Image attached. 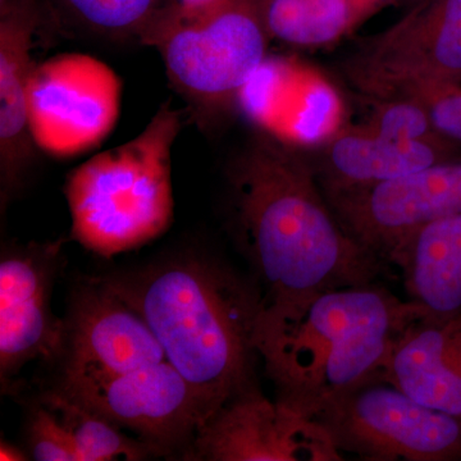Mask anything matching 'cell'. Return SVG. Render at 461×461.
<instances>
[{
	"mask_svg": "<svg viewBox=\"0 0 461 461\" xmlns=\"http://www.w3.org/2000/svg\"><path fill=\"white\" fill-rule=\"evenodd\" d=\"M229 180L264 305L375 282L384 260L339 222L305 153L259 131L230 163Z\"/></svg>",
	"mask_w": 461,
	"mask_h": 461,
	"instance_id": "obj_1",
	"label": "cell"
},
{
	"mask_svg": "<svg viewBox=\"0 0 461 461\" xmlns=\"http://www.w3.org/2000/svg\"><path fill=\"white\" fill-rule=\"evenodd\" d=\"M60 16L105 39H139L156 16L160 0H50Z\"/></svg>",
	"mask_w": 461,
	"mask_h": 461,
	"instance_id": "obj_21",
	"label": "cell"
},
{
	"mask_svg": "<svg viewBox=\"0 0 461 461\" xmlns=\"http://www.w3.org/2000/svg\"><path fill=\"white\" fill-rule=\"evenodd\" d=\"M238 105L259 131L304 153L345 126V105L335 87L291 58L267 57Z\"/></svg>",
	"mask_w": 461,
	"mask_h": 461,
	"instance_id": "obj_12",
	"label": "cell"
},
{
	"mask_svg": "<svg viewBox=\"0 0 461 461\" xmlns=\"http://www.w3.org/2000/svg\"><path fill=\"white\" fill-rule=\"evenodd\" d=\"M193 459L211 461H339L329 430L271 402L251 384L223 403L196 433Z\"/></svg>",
	"mask_w": 461,
	"mask_h": 461,
	"instance_id": "obj_10",
	"label": "cell"
},
{
	"mask_svg": "<svg viewBox=\"0 0 461 461\" xmlns=\"http://www.w3.org/2000/svg\"><path fill=\"white\" fill-rule=\"evenodd\" d=\"M39 0L0 3V172L3 202L20 186L35 156L29 123V84L36 30L41 23Z\"/></svg>",
	"mask_w": 461,
	"mask_h": 461,
	"instance_id": "obj_16",
	"label": "cell"
},
{
	"mask_svg": "<svg viewBox=\"0 0 461 461\" xmlns=\"http://www.w3.org/2000/svg\"><path fill=\"white\" fill-rule=\"evenodd\" d=\"M105 281L147 321L167 360L198 395L206 421L256 384L254 338L264 303L257 282L198 259L173 260Z\"/></svg>",
	"mask_w": 461,
	"mask_h": 461,
	"instance_id": "obj_2",
	"label": "cell"
},
{
	"mask_svg": "<svg viewBox=\"0 0 461 461\" xmlns=\"http://www.w3.org/2000/svg\"><path fill=\"white\" fill-rule=\"evenodd\" d=\"M375 111L366 126L395 140L417 141L444 139L436 132L429 112L417 100L393 98L372 100Z\"/></svg>",
	"mask_w": 461,
	"mask_h": 461,
	"instance_id": "obj_22",
	"label": "cell"
},
{
	"mask_svg": "<svg viewBox=\"0 0 461 461\" xmlns=\"http://www.w3.org/2000/svg\"><path fill=\"white\" fill-rule=\"evenodd\" d=\"M3 2H5V0H0V3H3Z\"/></svg>",
	"mask_w": 461,
	"mask_h": 461,
	"instance_id": "obj_29",
	"label": "cell"
},
{
	"mask_svg": "<svg viewBox=\"0 0 461 461\" xmlns=\"http://www.w3.org/2000/svg\"><path fill=\"white\" fill-rule=\"evenodd\" d=\"M353 5L355 16H357V23L362 25V23L378 12L379 9L384 8L388 3L393 0H350Z\"/></svg>",
	"mask_w": 461,
	"mask_h": 461,
	"instance_id": "obj_25",
	"label": "cell"
},
{
	"mask_svg": "<svg viewBox=\"0 0 461 461\" xmlns=\"http://www.w3.org/2000/svg\"><path fill=\"white\" fill-rule=\"evenodd\" d=\"M60 242L32 244L0 263V373L2 382L32 360L65 355L66 321L51 313L50 295Z\"/></svg>",
	"mask_w": 461,
	"mask_h": 461,
	"instance_id": "obj_14",
	"label": "cell"
},
{
	"mask_svg": "<svg viewBox=\"0 0 461 461\" xmlns=\"http://www.w3.org/2000/svg\"><path fill=\"white\" fill-rule=\"evenodd\" d=\"M222 2L224 0H175V3L189 8L209 7V5H218V3Z\"/></svg>",
	"mask_w": 461,
	"mask_h": 461,
	"instance_id": "obj_27",
	"label": "cell"
},
{
	"mask_svg": "<svg viewBox=\"0 0 461 461\" xmlns=\"http://www.w3.org/2000/svg\"><path fill=\"white\" fill-rule=\"evenodd\" d=\"M182 112L166 103L132 140L96 154L69 173L72 238L104 258L140 248L173 220L172 149Z\"/></svg>",
	"mask_w": 461,
	"mask_h": 461,
	"instance_id": "obj_4",
	"label": "cell"
},
{
	"mask_svg": "<svg viewBox=\"0 0 461 461\" xmlns=\"http://www.w3.org/2000/svg\"><path fill=\"white\" fill-rule=\"evenodd\" d=\"M405 2V5H408V7H411V5H417V3H420V0H403Z\"/></svg>",
	"mask_w": 461,
	"mask_h": 461,
	"instance_id": "obj_28",
	"label": "cell"
},
{
	"mask_svg": "<svg viewBox=\"0 0 461 461\" xmlns=\"http://www.w3.org/2000/svg\"><path fill=\"white\" fill-rule=\"evenodd\" d=\"M59 393L168 454L204 426L198 395L168 360L109 377L63 379Z\"/></svg>",
	"mask_w": 461,
	"mask_h": 461,
	"instance_id": "obj_9",
	"label": "cell"
},
{
	"mask_svg": "<svg viewBox=\"0 0 461 461\" xmlns=\"http://www.w3.org/2000/svg\"><path fill=\"white\" fill-rule=\"evenodd\" d=\"M314 150V159L308 158L326 196L368 189L461 156L460 145L446 139L395 140L366 124L342 127Z\"/></svg>",
	"mask_w": 461,
	"mask_h": 461,
	"instance_id": "obj_15",
	"label": "cell"
},
{
	"mask_svg": "<svg viewBox=\"0 0 461 461\" xmlns=\"http://www.w3.org/2000/svg\"><path fill=\"white\" fill-rule=\"evenodd\" d=\"M271 39L300 48L326 47L359 23L350 0H258Z\"/></svg>",
	"mask_w": 461,
	"mask_h": 461,
	"instance_id": "obj_19",
	"label": "cell"
},
{
	"mask_svg": "<svg viewBox=\"0 0 461 461\" xmlns=\"http://www.w3.org/2000/svg\"><path fill=\"white\" fill-rule=\"evenodd\" d=\"M257 2H258V0H257Z\"/></svg>",
	"mask_w": 461,
	"mask_h": 461,
	"instance_id": "obj_30",
	"label": "cell"
},
{
	"mask_svg": "<svg viewBox=\"0 0 461 461\" xmlns=\"http://www.w3.org/2000/svg\"><path fill=\"white\" fill-rule=\"evenodd\" d=\"M379 375L418 402L461 418V314L415 321Z\"/></svg>",
	"mask_w": 461,
	"mask_h": 461,
	"instance_id": "obj_17",
	"label": "cell"
},
{
	"mask_svg": "<svg viewBox=\"0 0 461 461\" xmlns=\"http://www.w3.org/2000/svg\"><path fill=\"white\" fill-rule=\"evenodd\" d=\"M429 315L371 284L326 291L293 306L263 304L254 344L277 402L314 418L360 382L382 371L391 348Z\"/></svg>",
	"mask_w": 461,
	"mask_h": 461,
	"instance_id": "obj_3",
	"label": "cell"
},
{
	"mask_svg": "<svg viewBox=\"0 0 461 461\" xmlns=\"http://www.w3.org/2000/svg\"><path fill=\"white\" fill-rule=\"evenodd\" d=\"M314 420L329 430L342 456L461 460V418L418 402L379 373L327 403Z\"/></svg>",
	"mask_w": 461,
	"mask_h": 461,
	"instance_id": "obj_7",
	"label": "cell"
},
{
	"mask_svg": "<svg viewBox=\"0 0 461 461\" xmlns=\"http://www.w3.org/2000/svg\"><path fill=\"white\" fill-rule=\"evenodd\" d=\"M411 302L430 317L461 314V213L423 224L391 249Z\"/></svg>",
	"mask_w": 461,
	"mask_h": 461,
	"instance_id": "obj_18",
	"label": "cell"
},
{
	"mask_svg": "<svg viewBox=\"0 0 461 461\" xmlns=\"http://www.w3.org/2000/svg\"><path fill=\"white\" fill-rule=\"evenodd\" d=\"M339 69L371 102L461 85V0H420L393 25L360 39Z\"/></svg>",
	"mask_w": 461,
	"mask_h": 461,
	"instance_id": "obj_6",
	"label": "cell"
},
{
	"mask_svg": "<svg viewBox=\"0 0 461 461\" xmlns=\"http://www.w3.org/2000/svg\"><path fill=\"white\" fill-rule=\"evenodd\" d=\"M121 93L113 69L86 54H60L35 65L29 123L36 148L71 158L98 147L120 118Z\"/></svg>",
	"mask_w": 461,
	"mask_h": 461,
	"instance_id": "obj_8",
	"label": "cell"
},
{
	"mask_svg": "<svg viewBox=\"0 0 461 461\" xmlns=\"http://www.w3.org/2000/svg\"><path fill=\"white\" fill-rule=\"evenodd\" d=\"M29 446L33 460L80 461L65 424L48 406L36 409L29 429Z\"/></svg>",
	"mask_w": 461,
	"mask_h": 461,
	"instance_id": "obj_23",
	"label": "cell"
},
{
	"mask_svg": "<svg viewBox=\"0 0 461 461\" xmlns=\"http://www.w3.org/2000/svg\"><path fill=\"white\" fill-rule=\"evenodd\" d=\"M44 405L65 424L80 461L141 460L154 453L144 441L127 438L120 427L58 390L45 396Z\"/></svg>",
	"mask_w": 461,
	"mask_h": 461,
	"instance_id": "obj_20",
	"label": "cell"
},
{
	"mask_svg": "<svg viewBox=\"0 0 461 461\" xmlns=\"http://www.w3.org/2000/svg\"><path fill=\"white\" fill-rule=\"evenodd\" d=\"M327 199L342 226L386 260L391 249L418 227L461 213V156Z\"/></svg>",
	"mask_w": 461,
	"mask_h": 461,
	"instance_id": "obj_11",
	"label": "cell"
},
{
	"mask_svg": "<svg viewBox=\"0 0 461 461\" xmlns=\"http://www.w3.org/2000/svg\"><path fill=\"white\" fill-rule=\"evenodd\" d=\"M66 327L63 379L109 377L167 360L141 314L105 280L78 287Z\"/></svg>",
	"mask_w": 461,
	"mask_h": 461,
	"instance_id": "obj_13",
	"label": "cell"
},
{
	"mask_svg": "<svg viewBox=\"0 0 461 461\" xmlns=\"http://www.w3.org/2000/svg\"><path fill=\"white\" fill-rule=\"evenodd\" d=\"M409 98L427 109L441 138L461 147V85L418 91Z\"/></svg>",
	"mask_w": 461,
	"mask_h": 461,
	"instance_id": "obj_24",
	"label": "cell"
},
{
	"mask_svg": "<svg viewBox=\"0 0 461 461\" xmlns=\"http://www.w3.org/2000/svg\"><path fill=\"white\" fill-rule=\"evenodd\" d=\"M27 457L23 451L18 450L16 446L9 445L7 442L2 441V446H0V460L2 461H9V460H26Z\"/></svg>",
	"mask_w": 461,
	"mask_h": 461,
	"instance_id": "obj_26",
	"label": "cell"
},
{
	"mask_svg": "<svg viewBox=\"0 0 461 461\" xmlns=\"http://www.w3.org/2000/svg\"><path fill=\"white\" fill-rule=\"evenodd\" d=\"M138 41L160 54L172 86L199 120H211L238 105L268 57L271 36L257 0H224L209 7H160Z\"/></svg>",
	"mask_w": 461,
	"mask_h": 461,
	"instance_id": "obj_5",
	"label": "cell"
}]
</instances>
